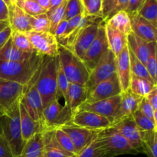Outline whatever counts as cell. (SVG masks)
I'll list each match as a JSON object with an SVG mask.
<instances>
[{"instance_id":"6da1fadb","label":"cell","mask_w":157,"mask_h":157,"mask_svg":"<svg viewBox=\"0 0 157 157\" xmlns=\"http://www.w3.org/2000/svg\"><path fill=\"white\" fill-rule=\"evenodd\" d=\"M58 56H44L39 70L31 81L41 96L44 107L52 101L58 98Z\"/></svg>"},{"instance_id":"7a4b0ae2","label":"cell","mask_w":157,"mask_h":157,"mask_svg":"<svg viewBox=\"0 0 157 157\" xmlns=\"http://www.w3.org/2000/svg\"><path fill=\"white\" fill-rule=\"evenodd\" d=\"M44 55L35 52L30 58L21 61H0V78L27 85L39 70Z\"/></svg>"},{"instance_id":"3957f363","label":"cell","mask_w":157,"mask_h":157,"mask_svg":"<svg viewBox=\"0 0 157 157\" xmlns=\"http://www.w3.org/2000/svg\"><path fill=\"white\" fill-rule=\"evenodd\" d=\"M0 134L7 141L15 157H20L26 143L21 135L19 103L0 117Z\"/></svg>"},{"instance_id":"277c9868","label":"cell","mask_w":157,"mask_h":157,"mask_svg":"<svg viewBox=\"0 0 157 157\" xmlns=\"http://www.w3.org/2000/svg\"><path fill=\"white\" fill-rule=\"evenodd\" d=\"M58 61L69 83L86 84L90 71L71 50L58 44Z\"/></svg>"},{"instance_id":"5b68a950","label":"cell","mask_w":157,"mask_h":157,"mask_svg":"<svg viewBox=\"0 0 157 157\" xmlns=\"http://www.w3.org/2000/svg\"><path fill=\"white\" fill-rule=\"evenodd\" d=\"M97 140L103 149L112 156L126 153H136L130 143L113 127L101 130Z\"/></svg>"},{"instance_id":"8992f818","label":"cell","mask_w":157,"mask_h":157,"mask_svg":"<svg viewBox=\"0 0 157 157\" xmlns=\"http://www.w3.org/2000/svg\"><path fill=\"white\" fill-rule=\"evenodd\" d=\"M73 112L66 104H61L58 98L44 107L43 120L44 130H56L71 123Z\"/></svg>"},{"instance_id":"52a82bcc","label":"cell","mask_w":157,"mask_h":157,"mask_svg":"<svg viewBox=\"0 0 157 157\" xmlns=\"http://www.w3.org/2000/svg\"><path fill=\"white\" fill-rule=\"evenodd\" d=\"M116 75V56L108 49L101 57L93 70L90 71L88 80L85 84L90 93L99 83Z\"/></svg>"},{"instance_id":"ba28073f","label":"cell","mask_w":157,"mask_h":157,"mask_svg":"<svg viewBox=\"0 0 157 157\" xmlns=\"http://www.w3.org/2000/svg\"><path fill=\"white\" fill-rule=\"evenodd\" d=\"M25 90V86L0 78V109L2 111L6 113L18 104Z\"/></svg>"},{"instance_id":"9c48e42d","label":"cell","mask_w":157,"mask_h":157,"mask_svg":"<svg viewBox=\"0 0 157 157\" xmlns=\"http://www.w3.org/2000/svg\"><path fill=\"white\" fill-rule=\"evenodd\" d=\"M104 24L105 22L100 25L98 34H97L94 40L91 43L90 47L86 51L82 59H81L86 67H87L89 71L93 70L94 67L100 61L101 57L109 49L108 42H107V37H106L105 29H104Z\"/></svg>"},{"instance_id":"30bf717a","label":"cell","mask_w":157,"mask_h":157,"mask_svg":"<svg viewBox=\"0 0 157 157\" xmlns=\"http://www.w3.org/2000/svg\"><path fill=\"white\" fill-rule=\"evenodd\" d=\"M21 104L28 114L35 121L41 124L44 130V120H43V106L42 100L38 90L33 85L32 81L25 85V90L21 99Z\"/></svg>"},{"instance_id":"8fae6325","label":"cell","mask_w":157,"mask_h":157,"mask_svg":"<svg viewBox=\"0 0 157 157\" xmlns=\"http://www.w3.org/2000/svg\"><path fill=\"white\" fill-rule=\"evenodd\" d=\"M25 35L37 52L44 56H58V43L55 35L52 33L30 31L26 32Z\"/></svg>"},{"instance_id":"7c38bea8","label":"cell","mask_w":157,"mask_h":157,"mask_svg":"<svg viewBox=\"0 0 157 157\" xmlns=\"http://www.w3.org/2000/svg\"><path fill=\"white\" fill-rule=\"evenodd\" d=\"M60 129L65 132L71 138L78 154L89 144H91L94 140H96L99 133L101 131L83 128L75 125L72 123L63 126Z\"/></svg>"},{"instance_id":"4fadbf2b","label":"cell","mask_w":157,"mask_h":157,"mask_svg":"<svg viewBox=\"0 0 157 157\" xmlns=\"http://www.w3.org/2000/svg\"><path fill=\"white\" fill-rule=\"evenodd\" d=\"M72 124L83 128L103 130L111 127V121L107 117L87 110H76L73 113Z\"/></svg>"},{"instance_id":"5bb4252c","label":"cell","mask_w":157,"mask_h":157,"mask_svg":"<svg viewBox=\"0 0 157 157\" xmlns=\"http://www.w3.org/2000/svg\"><path fill=\"white\" fill-rule=\"evenodd\" d=\"M121 94V86L117 75H113L108 79L99 83L91 91L84 103L92 104L97 101L107 99Z\"/></svg>"},{"instance_id":"9a60e30c","label":"cell","mask_w":157,"mask_h":157,"mask_svg":"<svg viewBox=\"0 0 157 157\" xmlns=\"http://www.w3.org/2000/svg\"><path fill=\"white\" fill-rule=\"evenodd\" d=\"M121 101V94H119L92 104L84 103L77 109V110H87V111L94 112L107 117L113 124V117L119 108Z\"/></svg>"},{"instance_id":"2e32d148","label":"cell","mask_w":157,"mask_h":157,"mask_svg":"<svg viewBox=\"0 0 157 157\" xmlns=\"http://www.w3.org/2000/svg\"><path fill=\"white\" fill-rule=\"evenodd\" d=\"M127 141L136 152L142 149L140 130L136 126L133 116H129L112 125Z\"/></svg>"},{"instance_id":"e0dca14e","label":"cell","mask_w":157,"mask_h":157,"mask_svg":"<svg viewBox=\"0 0 157 157\" xmlns=\"http://www.w3.org/2000/svg\"><path fill=\"white\" fill-rule=\"evenodd\" d=\"M100 25L101 24L98 23L88 25L78 32L76 39L72 46L71 51L81 59H82L86 51L94 40Z\"/></svg>"},{"instance_id":"ac0fdd59","label":"cell","mask_w":157,"mask_h":157,"mask_svg":"<svg viewBox=\"0 0 157 157\" xmlns=\"http://www.w3.org/2000/svg\"><path fill=\"white\" fill-rule=\"evenodd\" d=\"M132 32L147 42L156 41L157 29L138 13L129 15Z\"/></svg>"},{"instance_id":"d6986e66","label":"cell","mask_w":157,"mask_h":157,"mask_svg":"<svg viewBox=\"0 0 157 157\" xmlns=\"http://www.w3.org/2000/svg\"><path fill=\"white\" fill-rule=\"evenodd\" d=\"M116 75L121 86V92L128 90L131 78V70L127 45L116 57Z\"/></svg>"},{"instance_id":"ffe728a7","label":"cell","mask_w":157,"mask_h":157,"mask_svg":"<svg viewBox=\"0 0 157 157\" xmlns=\"http://www.w3.org/2000/svg\"><path fill=\"white\" fill-rule=\"evenodd\" d=\"M121 104L116 114L113 117L112 125L127 117L133 115V113L138 110L139 104L143 98L134 94L130 89L121 92Z\"/></svg>"},{"instance_id":"44dd1931","label":"cell","mask_w":157,"mask_h":157,"mask_svg":"<svg viewBox=\"0 0 157 157\" xmlns=\"http://www.w3.org/2000/svg\"><path fill=\"white\" fill-rule=\"evenodd\" d=\"M8 21L12 32L26 33L32 31L29 15L16 4L13 3L9 6Z\"/></svg>"},{"instance_id":"7402d4cb","label":"cell","mask_w":157,"mask_h":157,"mask_svg":"<svg viewBox=\"0 0 157 157\" xmlns=\"http://www.w3.org/2000/svg\"><path fill=\"white\" fill-rule=\"evenodd\" d=\"M42 133V157H70L73 156L60 146L55 135V130H44Z\"/></svg>"},{"instance_id":"603a6c76","label":"cell","mask_w":157,"mask_h":157,"mask_svg":"<svg viewBox=\"0 0 157 157\" xmlns=\"http://www.w3.org/2000/svg\"><path fill=\"white\" fill-rule=\"evenodd\" d=\"M88 94V89L85 84L69 83L64 104L68 106L74 113L81 104L85 102Z\"/></svg>"},{"instance_id":"cb8c5ba5","label":"cell","mask_w":157,"mask_h":157,"mask_svg":"<svg viewBox=\"0 0 157 157\" xmlns=\"http://www.w3.org/2000/svg\"><path fill=\"white\" fill-rule=\"evenodd\" d=\"M19 117L21 135L25 142L32 139L35 134L43 131L41 124L34 121L28 114L21 101L19 102Z\"/></svg>"},{"instance_id":"d4e9b609","label":"cell","mask_w":157,"mask_h":157,"mask_svg":"<svg viewBox=\"0 0 157 157\" xmlns=\"http://www.w3.org/2000/svg\"><path fill=\"white\" fill-rule=\"evenodd\" d=\"M104 29L109 49L117 57L127 45V36L106 23L104 24Z\"/></svg>"},{"instance_id":"484cf974","label":"cell","mask_w":157,"mask_h":157,"mask_svg":"<svg viewBox=\"0 0 157 157\" xmlns=\"http://www.w3.org/2000/svg\"><path fill=\"white\" fill-rule=\"evenodd\" d=\"M127 45L135 56L146 64L149 53V43L131 32L127 35Z\"/></svg>"},{"instance_id":"4316f807","label":"cell","mask_w":157,"mask_h":157,"mask_svg":"<svg viewBox=\"0 0 157 157\" xmlns=\"http://www.w3.org/2000/svg\"><path fill=\"white\" fill-rule=\"evenodd\" d=\"M35 53V52L25 53L17 49L12 44L10 37L6 44L0 50V61H21L30 58Z\"/></svg>"},{"instance_id":"83f0119b","label":"cell","mask_w":157,"mask_h":157,"mask_svg":"<svg viewBox=\"0 0 157 157\" xmlns=\"http://www.w3.org/2000/svg\"><path fill=\"white\" fill-rule=\"evenodd\" d=\"M129 0H102V17L104 22L121 11H125Z\"/></svg>"},{"instance_id":"f1b7e54d","label":"cell","mask_w":157,"mask_h":157,"mask_svg":"<svg viewBox=\"0 0 157 157\" xmlns=\"http://www.w3.org/2000/svg\"><path fill=\"white\" fill-rule=\"evenodd\" d=\"M105 23L117 29L127 36L132 32L130 16L125 11H121L117 12L110 19L107 20Z\"/></svg>"},{"instance_id":"f546056e","label":"cell","mask_w":157,"mask_h":157,"mask_svg":"<svg viewBox=\"0 0 157 157\" xmlns=\"http://www.w3.org/2000/svg\"><path fill=\"white\" fill-rule=\"evenodd\" d=\"M43 143L41 132L27 141L20 157H42Z\"/></svg>"},{"instance_id":"4dcf8cb0","label":"cell","mask_w":157,"mask_h":157,"mask_svg":"<svg viewBox=\"0 0 157 157\" xmlns=\"http://www.w3.org/2000/svg\"><path fill=\"white\" fill-rule=\"evenodd\" d=\"M157 85H154L150 81L131 75L130 83V89L134 94L141 98H146L150 92Z\"/></svg>"},{"instance_id":"1f68e13d","label":"cell","mask_w":157,"mask_h":157,"mask_svg":"<svg viewBox=\"0 0 157 157\" xmlns=\"http://www.w3.org/2000/svg\"><path fill=\"white\" fill-rule=\"evenodd\" d=\"M156 131H140L142 149L148 157H157Z\"/></svg>"},{"instance_id":"d6a6232c","label":"cell","mask_w":157,"mask_h":157,"mask_svg":"<svg viewBox=\"0 0 157 157\" xmlns=\"http://www.w3.org/2000/svg\"><path fill=\"white\" fill-rule=\"evenodd\" d=\"M128 46V45H127ZM129 55H130V70H131V75L134 76L139 77V78H144L147 81H150V83L153 84L154 85H157L156 83L152 79L150 75H149L147 68H146L145 64H143L134 55V54L128 48Z\"/></svg>"},{"instance_id":"836d02e7","label":"cell","mask_w":157,"mask_h":157,"mask_svg":"<svg viewBox=\"0 0 157 157\" xmlns=\"http://www.w3.org/2000/svg\"><path fill=\"white\" fill-rule=\"evenodd\" d=\"M11 39H12L13 45L21 52H25V53L36 52L25 33L19 32H12Z\"/></svg>"},{"instance_id":"e575fe53","label":"cell","mask_w":157,"mask_h":157,"mask_svg":"<svg viewBox=\"0 0 157 157\" xmlns=\"http://www.w3.org/2000/svg\"><path fill=\"white\" fill-rule=\"evenodd\" d=\"M138 14L157 27V0H147Z\"/></svg>"},{"instance_id":"d590c367","label":"cell","mask_w":157,"mask_h":157,"mask_svg":"<svg viewBox=\"0 0 157 157\" xmlns=\"http://www.w3.org/2000/svg\"><path fill=\"white\" fill-rule=\"evenodd\" d=\"M146 68L152 79L157 84L156 64V41L149 42V53L146 62Z\"/></svg>"},{"instance_id":"8d00e7d4","label":"cell","mask_w":157,"mask_h":157,"mask_svg":"<svg viewBox=\"0 0 157 157\" xmlns=\"http://www.w3.org/2000/svg\"><path fill=\"white\" fill-rule=\"evenodd\" d=\"M77 157H112L104 149L101 147L96 140L81 150Z\"/></svg>"},{"instance_id":"74e56055","label":"cell","mask_w":157,"mask_h":157,"mask_svg":"<svg viewBox=\"0 0 157 157\" xmlns=\"http://www.w3.org/2000/svg\"><path fill=\"white\" fill-rule=\"evenodd\" d=\"M32 31L38 32H50V21L47 14L30 16L29 15Z\"/></svg>"},{"instance_id":"f35d334b","label":"cell","mask_w":157,"mask_h":157,"mask_svg":"<svg viewBox=\"0 0 157 157\" xmlns=\"http://www.w3.org/2000/svg\"><path fill=\"white\" fill-rule=\"evenodd\" d=\"M66 3H67V0H64V2L56 8L54 10L51 11V12H47L48 17L50 21V33L55 35V29H56L58 25L61 22L62 20H64V11H65V6Z\"/></svg>"},{"instance_id":"ab89813d","label":"cell","mask_w":157,"mask_h":157,"mask_svg":"<svg viewBox=\"0 0 157 157\" xmlns=\"http://www.w3.org/2000/svg\"><path fill=\"white\" fill-rule=\"evenodd\" d=\"M84 15V6L81 0H67L64 20L68 21L78 15Z\"/></svg>"},{"instance_id":"60d3db41","label":"cell","mask_w":157,"mask_h":157,"mask_svg":"<svg viewBox=\"0 0 157 157\" xmlns=\"http://www.w3.org/2000/svg\"><path fill=\"white\" fill-rule=\"evenodd\" d=\"M133 118L140 131H156L157 126L139 110L133 113Z\"/></svg>"},{"instance_id":"b9f144b4","label":"cell","mask_w":157,"mask_h":157,"mask_svg":"<svg viewBox=\"0 0 157 157\" xmlns=\"http://www.w3.org/2000/svg\"><path fill=\"white\" fill-rule=\"evenodd\" d=\"M55 135L58 144L64 150H66V151L68 152L69 153L72 155H78L75 145L72 143L71 138L69 137V136L65 132L63 131L61 129L58 128L55 130Z\"/></svg>"},{"instance_id":"7bdbcfd3","label":"cell","mask_w":157,"mask_h":157,"mask_svg":"<svg viewBox=\"0 0 157 157\" xmlns=\"http://www.w3.org/2000/svg\"><path fill=\"white\" fill-rule=\"evenodd\" d=\"M16 5L30 16H35L47 12V10L40 6L35 0H25L21 2L17 3Z\"/></svg>"},{"instance_id":"ee69618b","label":"cell","mask_w":157,"mask_h":157,"mask_svg":"<svg viewBox=\"0 0 157 157\" xmlns=\"http://www.w3.org/2000/svg\"><path fill=\"white\" fill-rule=\"evenodd\" d=\"M81 1L84 6V15L101 17L102 0H81Z\"/></svg>"},{"instance_id":"f6af8a7d","label":"cell","mask_w":157,"mask_h":157,"mask_svg":"<svg viewBox=\"0 0 157 157\" xmlns=\"http://www.w3.org/2000/svg\"><path fill=\"white\" fill-rule=\"evenodd\" d=\"M69 82L67 80L65 75L61 68L59 64V61L58 62V68H57V85H58V96H61L64 98L65 101L67 98V90L68 87Z\"/></svg>"},{"instance_id":"bcb514c9","label":"cell","mask_w":157,"mask_h":157,"mask_svg":"<svg viewBox=\"0 0 157 157\" xmlns=\"http://www.w3.org/2000/svg\"><path fill=\"white\" fill-rule=\"evenodd\" d=\"M138 110L141 112L144 115L151 120L153 123L157 126V119H156V115L157 111H155L148 102L146 98H143L141 100L140 103L139 104V107Z\"/></svg>"},{"instance_id":"7dc6e473","label":"cell","mask_w":157,"mask_h":157,"mask_svg":"<svg viewBox=\"0 0 157 157\" xmlns=\"http://www.w3.org/2000/svg\"><path fill=\"white\" fill-rule=\"evenodd\" d=\"M147 0H129L128 5L125 12L128 15L138 13L141 8L143 7Z\"/></svg>"},{"instance_id":"c3c4849f","label":"cell","mask_w":157,"mask_h":157,"mask_svg":"<svg viewBox=\"0 0 157 157\" xmlns=\"http://www.w3.org/2000/svg\"><path fill=\"white\" fill-rule=\"evenodd\" d=\"M0 157H15L7 141L0 134Z\"/></svg>"},{"instance_id":"681fc988","label":"cell","mask_w":157,"mask_h":157,"mask_svg":"<svg viewBox=\"0 0 157 157\" xmlns=\"http://www.w3.org/2000/svg\"><path fill=\"white\" fill-rule=\"evenodd\" d=\"M12 30L11 29L9 25L0 32V50L2 48L3 46L8 41V40L10 38L11 35H12Z\"/></svg>"},{"instance_id":"f907efd6","label":"cell","mask_w":157,"mask_h":157,"mask_svg":"<svg viewBox=\"0 0 157 157\" xmlns=\"http://www.w3.org/2000/svg\"><path fill=\"white\" fill-rule=\"evenodd\" d=\"M147 100L155 111H157V86L154 87L148 95L146 97Z\"/></svg>"},{"instance_id":"816d5d0a","label":"cell","mask_w":157,"mask_h":157,"mask_svg":"<svg viewBox=\"0 0 157 157\" xmlns=\"http://www.w3.org/2000/svg\"><path fill=\"white\" fill-rule=\"evenodd\" d=\"M67 21H66V20H62V21L58 25L55 32V36L57 40H59L60 38H61L63 37L64 32H65L66 30V27H67Z\"/></svg>"},{"instance_id":"f5cc1de1","label":"cell","mask_w":157,"mask_h":157,"mask_svg":"<svg viewBox=\"0 0 157 157\" xmlns=\"http://www.w3.org/2000/svg\"><path fill=\"white\" fill-rule=\"evenodd\" d=\"M8 16H9V7L3 2V0H0V21H8Z\"/></svg>"},{"instance_id":"db71d44e","label":"cell","mask_w":157,"mask_h":157,"mask_svg":"<svg viewBox=\"0 0 157 157\" xmlns=\"http://www.w3.org/2000/svg\"><path fill=\"white\" fill-rule=\"evenodd\" d=\"M64 0H50V7L47 12H51V11L58 8V6H61L64 2Z\"/></svg>"},{"instance_id":"11a10c76","label":"cell","mask_w":157,"mask_h":157,"mask_svg":"<svg viewBox=\"0 0 157 157\" xmlns=\"http://www.w3.org/2000/svg\"><path fill=\"white\" fill-rule=\"evenodd\" d=\"M40 6L44 9L45 10H48L50 7V0H35Z\"/></svg>"},{"instance_id":"9f6ffc18","label":"cell","mask_w":157,"mask_h":157,"mask_svg":"<svg viewBox=\"0 0 157 157\" xmlns=\"http://www.w3.org/2000/svg\"><path fill=\"white\" fill-rule=\"evenodd\" d=\"M9 25V21H0V32L2 30H3L4 29H6V27H8Z\"/></svg>"},{"instance_id":"6f0895ef","label":"cell","mask_w":157,"mask_h":157,"mask_svg":"<svg viewBox=\"0 0 157 157\" xmlns=\"http://www.w3.org/2000/svg\"><path fill=\"white\" fill-rule=\"evenodd\" d=\"M3 2H4L7 5L8 7H9L10 5L12 4V0H3Z\"/></svg>"},{"instance_id":"680465c9","label":"cell","mask_w":157,"mask_h":157,"mask_svg":"<svg viewBox=\"0 0 157 157\" xmlns=\"http://www.w3.org/2000/svg\"><path fill=\"white\" fill-rule=\"evenodd\" d=\"M25 1V0H12V4H17L18 2H21Z\"/></svg>"},{"instance_id":"91938a15","label":"cell","mask_w":157,"mask_h":157,"mask_svg":"<svg viewBox=\"0 0 157 157\" xmlns=\"http://www.w3.org/2000/svg\"><path fill=\"white\" fill-rule=\"evenodd\" d=\"M3 113H3V112H2V110H1V109H0V117H1V116H2V114H3Z\"/></svg>"},{"instance_id":"94428289","label":"cell","mask_w":157,"mask_h":157,"mask_svg":"<svg viewBox=\"0 0 157 157\" xmlns=\"http://www.w3.org/2000/svg\"><path fill=\"white\" fill-rule=\"evenodd\" d=\"M70 157H77V155H73V156H70Z\"/></svg>"}]
</instances>
